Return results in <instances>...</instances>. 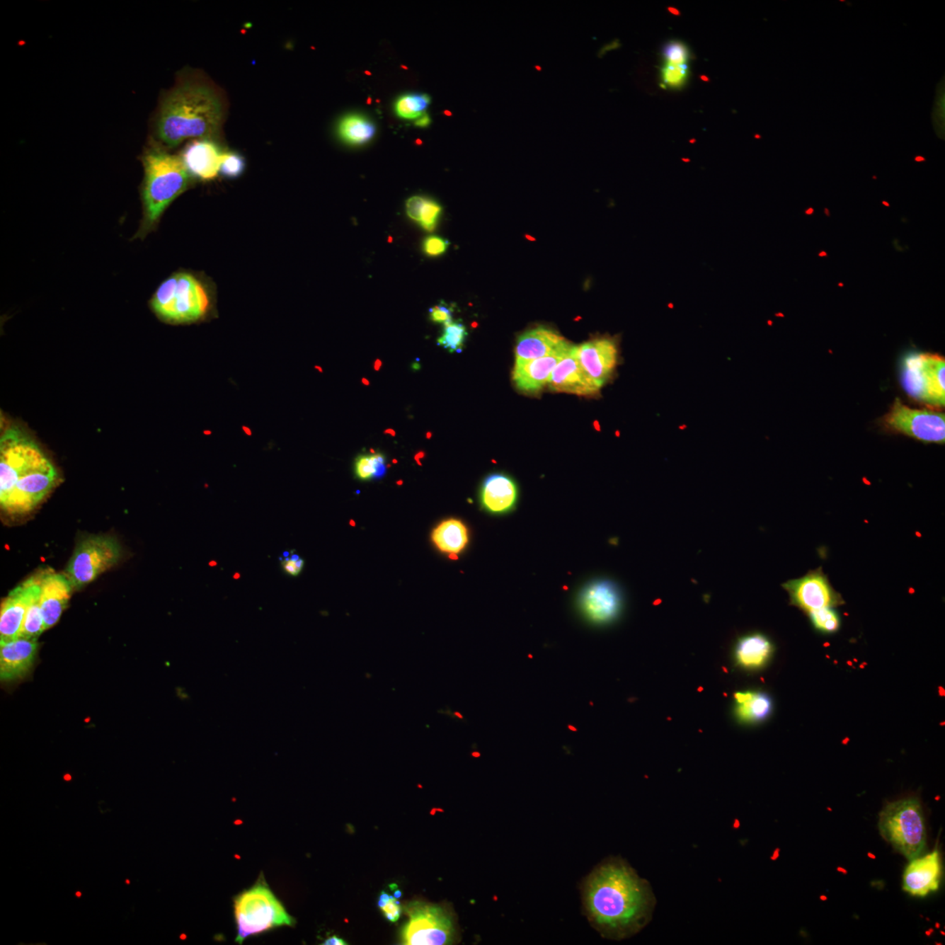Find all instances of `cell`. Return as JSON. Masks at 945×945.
Masks as SVG:
<instances>
[{
  "mask_svg": "<svg viewBox=\"0 0 945 945\" xmlns=\"http://www.w3.org/2000/svg\"><path fill=\"white\" fill-rule=\"evenodd\" d=\"M655 903L650 883L620 858L606 859L584 882L585 913L606 939L622 940L640 932L651 922Z\"/></svg>",
  "mask_w": 945,
  "mask_h": 945,
  "instance_id": "6da1fadb",
  "label": "cell"
},
{
  "mask_svg": "<svg viewBox=\"0 0 945 945\" xmlns=\"http://www.w3.org/2000/svg\"><path fill=\"white\" fill-rule=\"evenodd\" d=\"M55 466L38 445L16 428L0 441V503L4 510L20 514L42 501L57 483Z\"/></svg>",
  "mask_w": 945,
  "mask_h": 945,
  "instance_id": "7a4b0ae2",
  "label": "cell"
},
{
  "mask_svg": "<svg viewBox=\"0 0 945 945\" xmlns=\"http://www.w3.org/2000/svg\"><path fill=\"white\" fill-rule=\"evenodd\" d=\"M224 110L212 88L198 83H183L166 94L159 106L155 134L169 148L185 140L212 139L221 130Z\"/></svg>",
  "mask_w": 945,
  "mask_h": 945,
  "instance_id": "3957f363",
  "label": "cell"
},
{
  "mask_svg": "<svg viewBox=\"0 0 945 945\" xmlns=\"http://www.w3.org/2000/svg\"><path fill=\"white\" fill-rule=\"evenodd\" d=\"M142 161L144 219L139 235L144 236L157 225L174 200L190 186L192 176L181 157L158 148L147 151Z\"/></svg>",
  "mask_w": 945,
  "mask_h": 945,
  "instance_id": "277c9868",
  "label": "cell"
},
{
  "mask_svg": "<svg viewBox=\"0 0 945 945\" xmlns=\"http://www.w3.org/2000/svg\"><path fill=\"white\" fill-rule=\"evenodd\" d=\"M151 306L161 320L188 324L205 320L212 309V299L206 285L198 277L188 273H178L159 285Z\"/></svg>",
  "mask_w": 945,
  "mask_h": 945,
  "instance_id": "5b68a950",
  "label": "cell"
},
{
  "mask_svg": "<svg viewBox=\"0 0 945 945\" xmlns=\"http://www.w3.org/2000/svg\"><path fill=\"white\" fill-rule=\"evenodd\" d=\"M878 827L882 839L909 861L919 857L924 850L927 833L917 798L886 804L879 815Z\"/></svg>",
  "mask_w": 945,
  "mask_h": 945,
  "instance_id": "8992f818",
  "label": "cell"
},
{
  "mask_svg": "<svg viewBox=\"0 0 945 945\" xmlns=\"http://www.w3.org/2000/svg\"><path fill=\"white\" fill-rule=\"evenodd\" d=\"M237 943L273 928L292 926L294 919L264 883H258L237 896L234 904Z\"/></svg>",
  "mask_w": 945,
  "mask_h": 945,
  "instance_id": "52a82bcc",
  "label": "cell"
},
{
  "mask_svg": "<svg viewBox=\"0 0 945 945\" xmlns=\"http://www.w3.org/2000/svg\"><path fill=\"white\" fill-rule=\"evenodd\" d=\"M945 361L940 355L912 353L904 358L902 384L913 399L935 406L945 403Z\"/></svg>",
  "mask_w": 945,
  "mask_h": 945,
  "instance_id": "ba28073f",
  "label": "cell"
},
{
  "mask_svg": "<svg viewBox=\"0 0 945 945\" xmlns=\"http://www.w3.org/2000/svg\"><path fill=\"white\" fill-rule=\"evenodd\" d=\"M406 910L409 921L401 932L402 944L445 945L454 942L457 928L454 918L444 907L413 902Z\"/></svg>",
  "mask_w": 945,
  "mask_h": 945,
  "instance_id": "9c48e42d",
  "label": "cell"
},
{
  "mask_svg": "<svg viewBox=\"0 0 945 945\" xmlns=\"http://www.w3.org/2000/svg\"><path fill=\"white\" fill-rule=\"evenodd\" d=\"M118 541L108 536H91L81 541L67 566L66 576L73 588L90 584L121 558Z\"/></svg>",
  "mask_w": 945,
  "mask_h": 945,
  "instance_id": "30bf717a",
  "label": "cell"
},
{
  "mask_svg": "<svg viewBox=\"0 0 945 945\" xmlns=\"http://www.w3.org/2000/svg\"><path fill=\"white\" fill-rule=\"evenodd\" d=\"M881 422L888 432L902 433L926 443L944 444V413L910 408L896 399Z\"/></svg>",
  "mask_w": 945,
  "mask_h": 945,
  "instance_id": "8fae6325",
  "label": "cell"
},
{
  "mask_svg": "<svg viewBox=\"0 0 945 945\" xmlns=\"http://www.w3.org/2000/svg\"><path fill=\"white\" fill-rule=\"evenodd\" d=\"M781 587L788 592L791 605L808 614L844 603L821 568L811 571L799 579L788 580Z\"/></svg>",
  "mask_w": 945,
  "mask_h": 945,
  "instance_id": "7c38bea8",
  "label": "cell"
},
{
  "mask_svg": "<svg viewBox=\"0 0 945 945\" xmlns=\"http://www.w3.org/2000/svg\"><path fill=\"white\" fill-rule=\"evenodd\" d=\"M585 618L595 625H609L617 620L624 607V597L617 583L597 580L585 585L578 600Z\"/></svg>",
  "mask_w": 945,
  "mask_h": 945,
  "instance_id": "4fadbf2b",
  "label": "cell"
},
{
  "mask_svg": "<svg viewBox=\"0 0 945 945\" xmlns=\"http://www.w3.org/2000/svg\"><path fill=\"white\" fill-rule=\"evenodd\" d=\"M577 355L585 372L600 390L613 379L619 363L617 340L606 336L588 340L577 346Z\"/></svg>",
  "mask_w": 945,
  "mask_h": 945,
  "instance_id": "5bb4252c",
  "label": "cell"
},
{
  "mask_svg": "<svg viewBox=\"0 0 945 945\" xmlns=\"http://www.w3.org/2000/svg\"><path fill=\"white\" fill-rule=\"evenodd\" d=\"M40 595V575L33 576L14 588L4 600L0 614V642L17 638L29 606Z\"/></svg>",
  "mask_w": 945,
  "mask_h": 945,
  "instance_id": "9a60e30c",
  "label": "cell"
},
{
  "mask_svg": "<svg viewBox=\"0 0 945 945\" xmlns=\"http://www.w3.org/2000/svg\"><path fill=\"white\" fill-rule=\"evenodd\" d=\"M548 385L552 391L585 396H595L600 389L580 365L577 346L571 348L551 373Z\"/></svg>",
  "mask_w": 945,
  "mask_h": 945,
  "instance_id": "2e32d148",
  "label": "cell"
},
{
  "mask_svg": "<svg viewBox=\"0 0 945 945\" xmlns=\"http://www.w3.org/2000/svg\"><path fill=\"white\" fill-rule=\"evenodd\" d=\"M573 345L567 342L557 351L546 357L529 361H516L512 380L518 390L534 394L548 384L556 366L562 361Z\"/></svg>",
  "mask_w": 945,
  "mask_h": 945,
  "instance_id": "e0dca14e",
  "label": "cell"
},
{
  "mask_svg": "<svg viewBox=\"0 0 945 945\" xmlns=\"http://www.w3.org/2000/svg\"><path fill=\"white\" fill-rule=\"evenodd\" d=\"M943 866L939 850L924 857L911 859L906 866L903 877V889L912 896L926 898L932 892L939 890Z\"/></svg>",
  "mask_w": 945,
  "mask_h": 945,
  "instance_id": "ac0fdd59",
  "label": "cell"
},
{
  "mask_svg": "<svg viewBox=\"0 0 945 945\" xmlns=\"http://www.w3.org/2000/svg\"><path fill=\"white\" fill-rule=\"evenodd\" d=\"M40 575V609L45 630L53 627L68 605L72 585L62 574L44 573Z\"/></svg>",
  "mask_w": 945,
  "mask_h": 945,
  "instance_id": "d6986e66",
  "label": "cell"
},
{
  "mask_svg": "<svg viewBox=\"0 0 945 945\" xmlns=\"http://www.w3.org/2000/svg\"><path fill=\"white\" fill-rule=\"evenodd\" d=\"M222 154L220 147L212 139H200L189 143L181 158L192 177L207 181L219 173Z\"/></svg>",
  "mask_w": 945,
  "mask_h": 945,
  "instance_id": "ffe728a7",
  "label": "cell"
},
{
  "mask_svg": "<svg viewBox=\"0 0 945 945\" xmlns=\"http://www.w3.org/2000/svg\"><path fill=\"white\" fill-rule=\"evenodd\" d=\"M37 648L36 638L18 636L8 642H0V677L3 681L23 677L31 669Z\"/></svg>",
  "mask_w": 945,
  "mask_h": 945,
  "instance_id": "44dd1931",
  "label": "cell"
},
{
  "mask_svg": "<svg viewBox=\"0 0 945 945\" xmlns=\"http://www.w3.org/2000/svg\"><path fill=\"white\" fill-rule=\"evenodd\" d=\"M518 488L516 483L504 474H493L483 481L480 491V501L488 512L501 515L516 506Z\"/></svg>",
  "mask_w": 945,
  "mask_h": 945,
  "instance_id": "7402d4cb",
  "label": "cell"
},
{
  "mask_svg": "<svg viewBox=\"0 0 945 945\" xmlns=\"http://www.w3.org/2000/svg\"><path fill=\"white\" fill-rule=\"evenodd\" d=\"M567 343L552 329L539 327L529 329L518 337L516 346V361H529L546 357Z\"/></svg>",
  "mask_w": 945,
  "mask_h": 945,
  "instance_id": "603a6c76",
  "label": "cell"
},
{
  "mask_svg": "<svg viewBox=\"0 0 945 945\" xmlns=\"http://www.w3.org/2000/svg\"><path fill=\"white\" fill-rule=\"evenodd\" d=\"M774 646L768 636L754 632L740 636L737 639L733 657L737 665L748 670L759 669L764 666L772 658Z\"/></svg>",
  "mask_w": 945,
  "mask_h": 945,
  "instance_id": "cb8c5ba5",
  "label": "cell"
},
{
  "mask_svg": "<svg viewBox=\"0 0 945 945\" xmlns=\"http://www.w3.org/2000/svg\"><path fill=\"white\" fill-rule=\"evenodd\" d=\"M432 540L440 551L457 556L468 546L469 529L462 520L450 518L441 522L433 529Z\"/></svg>",
  "mask_w": 945,
  "mask_h": 945,
  "instance_id": "d4e9b609",
  "label": "cell"
},
{
  "mask_svg": "<svg viewBox=\"0 0 945 945\" xmlns=\"http://www.w3.org/2000/svg\"><path fill=\"white\" fill-rule=\"evenodd\" d=\"M735 701V717L740 723H759L765 721L773 709L772 699L763 692H737Z\"/></svg>",
  "mask_w": 945,
  "mask_h": 945,
  "instance_id": "484cf974",
  "label": "cell"
},
{
  "mask_svg": "<svg viewBox=\"0 0 945 945\" xmlns=\"http://www.w3.org/2000/svg\"><path fill=\"white\" fill-rule=\"evenodd\" d=\"M337 132L345 143L362 144L373 138L376 126L368 118L359 115H348L340 120Z\"/></svg>",
  "mask_w": 945,
  "mask_h": 945,
  "instance_id": "4316f807",
  "label": "cell"
},
{
  "mask_svg": "<svg viewBox=\"0 0 945 945\" xmlns=\"http://www.w3.org/2000/svg\"><path fill=\"white\" fill-rule=\"evenodd\" d=\"M386 459L383 454H359L355 461V474L357 479L370 481L379 479L386 473Z\"/></svg>",
  "mask_w": 945,
  "mask_h": 945,
  "instance_id": "83f0119b",
  "label": "cell"
},
{
  "mask_svg": "<svg viewBox=\"0 0 945 945\" xmlns=\"http://www.w3.org/2000/svg\"><path fill=\"white\" fill-rule=\"evenodd\" d=\"M468 335L465 325L461 321H452L444 324L442 333L437 340V344L450 353H459L462 351Z\"/></svg>",
  "mask_w": 945,
  "mask_h": 945,
  "instance_id": "f1b7e54d",
  "label": "cell"
},
{
  "mask_svg": "<svg viewBox=\"0 0 945 945\" xmlns=\"http://www.w3.org/2000/svg\"><path fill=\"white\" fill-rule=\"evenodd\" d=\"M431 98L428 95H406L401 96L396 103V110L399 116L406 120H414L423 116Z\"/></svg>",
  "mask_w": 945,
  "mask_h": 945,
  "instance_id": "f546056e",
  "label": "cell"
},
{
  "mask_svg": "<svg viewBox=\"0 0 945 945\" xmlns=\"http://www.w3.org/2000/svg\"><path fill=\"white\" fill-rule=\"evenodd\" d=\"M40 597H37L29 606L27 613L25 614L23 624H22L20 636L28 637V638H36L40 636L45 629H44V621L40 609Z\"/></svg>",
  "mask_w": 945,
  "mask_h": 945,
  "instance_id": "4dcf8cb0",
  "label": "cell"
},
{
  "mask_svg": "<svg viewBox=\"0 0 945 945\" xmlns=\"http://www.w3.org/2000/svg\"><path fill=\"white\" fill-rule=\"evenodd\" d=\"M811 622L819 631L825 633L836 632L840 628L839 615L832 607H825L809 613Z\"/></svg>",
  "mask_w": 945,
  "mask_h": 945,
  "instance_id": "1f68e13d",
  "label": "cell"
},
{
  "mask_svg": "<svg viewBox=\"0 0 945 945\" xmlns=\"http://www.w3.org/2000/svg\"><path fill=\"white\" fill-rule=\"evenodd\" d=\"M244 168H246V161L239 154L228 151L222 154L219 172L222 176L235 179L244 173Z\"/></svg>",
  "mask_w": 945,
  "mask_h": 945,
  "instance_id": "d6a6232c",
  "label": "cell"
},
{
  "mask_svg": "<svg viewBox=\"0 0 945 945\" xmlns=\"http://www.w3.org/2000/svg\"><path fill=\"white\" fill-rule=\"evenodd\" d=\"M688 74L687 64L673 65L665 63L662 69V80L667 87L680 88L687 81Z\"/></svg>",
  "mask_w": 945,
  "mask_h": 945,
  "instance_id": "836d02e7",
  "label": "cell"
},
{
  "mask_svg": "<svg viewBox=\"0 0 945 945\" xmlns=\"http://www.w3.org/2000/svg\"><path fill=\"white\" fill-rule=\"evenodd\" d=\"M441 210H442V207L438 202L425 198L424 205L420 211V221H418L425 231H435L440 219Z\"/></svg>",
  "mask_w": 945,
  "mask_h": 945,
  "instance_id": "e575fe53",
  "label": "cell"
},
{
  "mask_svg": "<svg viewBox=\"0 0 945 945\" xmlns=\"http://www.w3.org/2000/svg\"><path fill=\"white\" fill-rule=\"evenodd\" d=\"M666 63L673 65L687 64L689 51L687 46L678 42H672L663 50Z\"/></svg>",
  "mask_w": 945,
  "mask_h": 945,
  "instance_id": "d590c367",
  "label": "cell"
},
{
  "mask_svg": "<svg viewBox=\"0 0 945 945\" xmlns=\"http://www.w3.org/2000/svg\"><path fill=\"white\" fill-rule=\"evenodd\" d=\"M454 307L441 300L439 304L429 309V318L438 324H446L453 321Z\"/></svg>",
  "mask_w": 945,
  "mask_h": 945,
  "instance_id": "8d00e7d4",
  "label": "cell"
},
{
  "mask_svg": "<svg viewBox=\"0 0 945 945\" xmlns=\"http://www.w3.org/2000/svg\"><path fill=\"white\" fill-rule=\"evenodd\" d=\"M449 242L438 236H429L426 237L423 243V250L426 255L430 257H437V256L443 255L447 251Z\"/></svg>",
  "mask_w": 945,
  "mask_h": 945,
  "instance_id": "74e56055",
  "label": "cell"
},
{
  "mask_svg": "<svg viewBox=\"0 0 945 945\" xmlns=\"http://www.w3.org/2000/svg\"><path fill=\"white\" fill-rule=\"evenodd\" d=\"M281 567L285 574L292 577H298L302 573L305 561L299 556H291V557L281 559Z\"/></svg>",
  "mask_w": 945,
  "mask_h": 945,
  "instance_id": "f35d334b",
  "label": "cell"
},
{
  "mask_svg": "<svg viewBox=\"0 0 945 945\" xmlns=\"http://www.w3.org/2000/svg\"><path fill=\"white\" fill-rule=\"evenodd\" d=\"M425 197L423 196H413L407 200L406 213L411 219L418 222L420 221V211L424 205Z\"/></svg>",
  "mask_w": 945,
  "mask_h": 945,
  "instance_id": "ab89813d",
  "label": "cell"
},
{
  "mask_svg": "<svg viewBox=\"0 0 945 945\" xmlns=\"http://www.w3.org/2000/svg\"><path fill=\"white\" fill-rule=\"evenodd\" d=\"M381 910H383L385 918L391 922L398 921L402 912V907L400 906L399 900L396 899L394 896H391V900Z\"/></svg>",
  "mask_w": 945,
  "mask_h": 945,
  "instance_id": "60d3db41",
  "label": "cell"
},
{
  "mask_svg": "<svg viewBox=\"0 0 945 945\" xmlns=\"http://www.w3.org/2000/svg\"><path fill=\"white\" fill-rule=\"evenodd\" d=\"M324 944V945H346V944H348L345 942V941L343 940L342 939H339V937H337L336 936H333V937H329V939H327V940H326L325 942H324L323 944Z\"/></svg>",
  "mask_w": 945,
  "mask_h": 945,
  "instance_id": "b9f144b4",
  "label": "cell"
},
{
  "mask_svg": "<svg viewBox=\"0 0 945 945\" xmlns=\"http://www.w3.org/2000/svg\"><path fill=\"white\" fill-rule=\"evenodd\" d=\"M430 123H431V118L426 114H424L423 116L418 118V120L415 122V125L420 126V127H425V126L429 125Z\"/></svg>",
  "mask_w": 945,
  "mask_h": 945,
  "instance_id": "7bdbcfd3",
  "label": "cell"
},
{
  "mask_svg": "<svg viewBox=\"0 0 945 945\" xmlns=\"http://www.w3.org/2000/svg\"><path fill=\"white\" fill-rule=\"evenodd\" d=\"M391 896L389 895L387 893L382 892L379 900H378V906H379L380 909H382V907H384L385 906V904H386L389 902V900H391Z\"/></svg>",
  "mask_w": 945,
  "mask_h": 945,
  "instance_id": "ee69618b",
  "label": "cell"
},
{
  "mask_svg": "<svg viewBox=\"0 0 945 945\" xmlns=\"http://www.w3.org/2000/svg\"><path fill=\"white\" fill-rule=\"evenodd\" d=\"M837 872L841 873V874H848L847 870L843 869L842 866H837Z\"/></svg>",
  "mask_w": 945,
  "mask_h": 945,
  "instance_id": "f6af8a7d",
  "label": "cell"
},
{
  "mask_svg": "<svg viewBox=\"0 0 945 945\" xmlns=\"http://www.w3.org/2000/svg\"><path fill=\"white\" fill-rule=\"evenodd\" d=\"M394 898H395L396 899H398V900H399V898H401V896H402V892L400 891V890H395V891H394Z\"/></svg>",
  "mask_w": 945,
  "mask_h": 945,
  "instance_id": "bcb514c9",
  "label": "cell"
},
{
  "mask_svg": "<svg viewBox=\"0 0 945 945\" xmlns=\"http://www.w3.org/2000/svg\"><path fill=\"white\" fill-rule=\"evenodd\" d=\"M668 10L670 11V13H673V14H676V16H680V12H677V10L674 9V8H670V7H669Z\"/></svg>",
  "mask_w": 945,
  "mask_h": 945,
  "instance_id": "7dc6e473",
  "label": "cell"
},
{
  "mask_svg": "<svg viewBox=\"0 0 945 945\" xmlns=\"http://www.w3.org/2000/svg\"><path fill=\"white\" fill-rule=\"evenodd\" d=\"M381 365H382V362H381L379 360L377 361V362H375V370H379V369H380V366H381Z\"/></svg>",
  "mask_w": 945,
  "mask_h": 945,
  "instance_id": "c3c4849f",
  "label": "cell"
},
{
  "mask_svg": "<svg viewBox=\"0 0 945 945\" xmlns=\"http://www.w3.org/2000/svg\"><path fill=\"white\" fill-rule=\"evenodd\" d=\"M867 856H869V859H876V856L874 855V854H872V852H867Z\"/></svg>",
  "mask_w": 945,
  "mask_h": 945,
  "instance_id": "681fc988",
  "label": "cell"
},
{
  "mask_svg": "<svg viewBox=\"0 0 945 945\" xmlns=\"http://www.w3.org/2000/svg\"><path fill=\"white\" fill-rule=\"evenodd\" d=\"M389 433V435H391L392 436H395V432L394 431V430L389 429V430H386V431L384 432V433Z\"/></svg>",
  "mask_w": 945,
  "mask_h": 945,
  "instance_id": "f907efd6",
  "label": "cell"
},
{
  "mask_svg": "<svg viewBox=\"0 0 945 945\" xmlns=\"http://www.w3.org/2000/svg\"><path fill=\"white\" fill-rule=\"evenodd\" d=\"M819 899H820L821 900H823V902H825V900H828V898H827V896H825V895H820V898H819Z\"/></svg>",
  "mask_w": 945,
  "mask_h": 945,
  "instance_id": "816d5d0a",
  "label": "cell"
},
{
  "mask_svg": "<svg viewBox=\"0 0 945 945\" xmlns=\"http://www.w3.org/2000/svg\"><path fill=\"white\" fill-rule=\"evenodd\" d=\"M362 383H363V384H365V385H369V384H370V382H369V381H367V380L365 379V378H363V379H362Z\"/></svg>",
  "mask_w": 945,
  "mask_h": 945,
  "instance_id": "f5cc1de1",
  "label": "cell"
},
{
  "mask_svg": "<svg viewBox=\"0 0 945 945\" xmlns=\"http://www.w3.org/2000/svg\"><path fill=\"white\" fill-rule=\"evenodd\" d=\"M925 935L929 937H932V932H930L929 930H927V932H925Z\"/></svg>",
  "mask_w": 945,
  "mask_h": 945,
  "instance_id": "db71d44e",
  "label": "cell"
},
{
  "mask_svg": "<svg viewBox=\"0 0 945 945\" xmlns=\"http://www.w3.org/2000/svg\"><path fill=\"white\" fill-rule=\"evenodd\" d=\"M940 927H941V926H940L939 922H936L935 928H936V929H940Z\"/></svg>",
  "mask_w": 945,
  "mask_h": 945,
  "instance_id": "11a10c76",
  "label": "cell"
},
{
  "mask_svg": "<svg viewBox=\"0 0 945 945\" xmlns=\"http://www.w3.org/2000/svg\"><path fill=\"white\" fill-rule=\"evenodd\" d=\"M940 799H941V796H936V798H935L936 801H939Z\"/></svg>",
  "mask_w": 945,
  "mask_h": 945,
  "instance_id": "9f6ffc18",
  "label": "cell"
},
{
  "mask_svg": "<svg viewBox=\"0 0 945 945\" xmlns=\"http://www.w3.org/2000/svg\"><path fill=\"white\" fill-rule=\"evenodd\" d=\"M526 237H527V239H529V240L535 241V239H533V237L529 236L528 235H526Z\"/></svg>",
  "mask_w": 945,
  "mask_h": 945,
  "instance_id": "6f0895ef",
  "label": "cell"
},
{
  "mask_svg": "<svg viewBox=\"0 0 945 945\" xmlns=\"http://www.w3.org/2000/svg\"><path fill=\"white\" fill-rule=\"evenodd\" d=\"M701 79L705 80L706 81H709V79H706V76H701Z\"/></svg>",
  "mask_w": 945,
  "mask_h": 945,
  "instance_id": "680465c9",
  "label": "cell"
},
{
  "mask_svg": "<svg viewBox=\"0 0 945 945\" xmlns=\"http://www.w3.org/2000/svg\"><path fill=\"white\" fill-rule=\"evenodd\" d=\"M76 896H79V898H80V896H81V892H76Z\"/></svg>",
  "mask_w": 945,
  "mask_h": 945,
  "instance_id": "91938a15",
  "label": "cell"
},
{
  "mask_svg": "<svg viewBox=\"0 0 945 945\" xmlns=\"http://www.w3.org/2000/svg\"><path fill=\"white\" fill-rule=\"evenodd\" d=\"M827 811H832V808L828 807V808H827Z\"/></svg>",
  "mask_w": 945,
  "mask_h": 945,
  "instance_id": "94428289",
  "label": "cell"
},
{
  "mask_svg": "<svg viewBox=\"0 0 945 945\" xmlns=\"http://www.w3.org/2000/svg\"><path fill=\"white\" fill-rule=\"evenodd\" d=\"M940 933H941V935L945 936V932H940Z\"/></svg>",
  "mask_w": 945,
  "mask_h": 945,
  "instance_id": "6125c7cd",
  "label": "cell"
},
{
  "mask_svg": "<svg viewBox=\"0 0 945 945\" xmlns=\"http://www.w3.org/2000/svg\"><path fill=\"white\" fill-rule=\"evenodd\" d=\"M929 932H932V933L934 932V929H929Z\"/></svg>",
  "mask_w": 945,
  "mask_h": 945,
  "instance_id": "be15d7a7",
  "label": "cell"
},
{
  "mask_svg": "<svg viewBox=\"0 0 945 945\" xmlns=\"http://www.w3.org/2000/svg\"><path fill=\"white\" fill-rule=\"evenodd\" d=\"M937 945H942V943H935Z\"/></svg>",
  "mask_w": 945,
  "mask_h": 945,
  "instance_id": "e7e4bbea",
  "label": "cell"
}]
</instances>
